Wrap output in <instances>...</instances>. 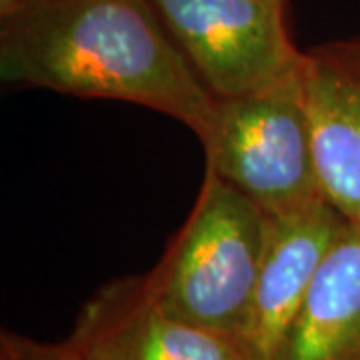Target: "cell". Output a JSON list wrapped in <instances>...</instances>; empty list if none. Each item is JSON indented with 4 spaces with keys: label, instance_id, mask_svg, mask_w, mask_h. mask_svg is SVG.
Returning a JSON list of instances; mask_svg holds the SVG:
<instances>
[{
    "label": "cell",
    "instance_id": "obj_1",
    "mask_svg": "<svg viewBox=\"0 0 360 360\" xmlns=\"http://www.w3.org/2000/svg\"><path fill=\"white\" fill-rule=\"evenodd\" d=\"M0 80L141 104L200 139L214 96L148 0H26L0 20Z\"/></svg>",
    "mask_w": 360,
    "mask_h": 360
},
{
    "label": "cell",
    "instance_id": "obj_2",
    "mask_svg": "<svg viewBox=\"0 0 360 360\" xmlns=\"http://www.w3.org/2000/svg\"><path fill=\"white\" fill-rule=\"evenodd\" d=\"M269 232L270 214L206 168L188 219L142 276L144 288L168 314L238 340Z\"/></svg>",
    "mask_w": 360,
    "mask_h": 360
},
{
    "label": "cell",
    "instance_id": "obj_3",
    "mask_svg": "<svg viewBox=\"0 0 360 360\" xmlns=\"http://www.w3.org/2000/svg\"><path fill=\"white\" fill-rule=\"evenodd\" d=\"M198 141L206 168L270 217L322 196L298 72L257 94L214 98Z\"/></svg>",
    "mask_w": 360,
    "mask_h": 360
},
{
    "label": "cell",
    "instance_id": "obj_4",
    "mask_svg": "<svg viewBox=\"0 0 360 360\" xmlns=\"http://www.w3.org/2000/svg\"><path fill=\"white\" fill-rule=\"evenodd\" d=\"M214 98L257 94L300 70L286 8L269 0H148Z\"/></svg>",
    "mask_w": 360,
    "mask_h": 360
},
{
    "label": "cell",
    "instance_id": "obj_5",
    "mask_svg": "<svg viewBox=\"0 0 360 360\" xmlns=\"http://www.w3.org/2000/svg\"><path fill=\"white\" fill-rule=\"evenodd\" d=\"M348 220L324 196L270 217L257 290L240 333L248 360H278L310 284Z\"/></svg>",
    "mask_w": 360,
    "mask_h": 360
},
{
    "label": "cell",
    "instance_id": "obj_6",
    "mask_svg": "<svg viewBox=\"0 0 360 360\" xmlns=\"http://www.w3.org/2000/svg\"><path fill=\"white\" fill-rule=\"evenodd\" d=\"M298 82L322 196L360 222V37L304 51Z\"/></svg>",
    "mask_w": 360,
    "mask_h": 360
},
{
    "label": "cell",
    "instance_id": "obj_7",
    "mask_svg": "<svg viewBox=\"0 0 360 360\" xmlns=\"http://www.w3.org/2000/svg\"><path fill=\"white\" fill-rule=\"evenodd\" d=\"M70 336L103 360H248L236 338L160 309L142 276L104 284L82 307Z\"/></svg>",
    "mask_w": 360,
    "mask_h": 360
},
{
    "label": "cell",
    "instance_id": "obj_8",
    "mask_svg": "<svg viewBox=\"0 0 360 360\" xmlns=\"http://www.w3.org/2000/svg\"><path fill=\"white\" fill-rule=\"evenodd\" d=\"M278 360H360V222L324 258Z\"/></svg>",
    "mask_w": 360,
    "mask_h": 360
},
{
    "label": "cell",
    "instance_id": "obj_9",
    "mask_svg": "<svg viewBox=\"0 0 360 360\" xmlns=\"http://www.w3.org/2000/svg\"><path fill=\"white\" fill-rule=\"evenodd\" d=\"M0 360H103L72 336L63 342H40L16 333L0 336Z\"/></svg>",
    "mask_w": 360,
    "mask_h": 360
},
{
    "label": "cell",
    "instance_id": "obj_10",
    "mask_svg": "<svg viewBox=\"0 0 360 360\" xmlns=\"http://www.w3.org/2000/svg\"><path fill=\"white\" fill-rule=\"evenodd\" d=\"M26 0H0V20L13 16L16 11H20L25 6Z\"/></svg>",
    "mask_w": 360,
    "mask_h": 360
},
{
    "label": "cell",
    "instance_id": "obj_11",
    "mask_svg": "<svg viewBox=\"0 0 360 360\" xmlns=\"http://www.w3.org/2000/svg\"><path fill=\"white\" fill-rule=\"evenodd\" d=\"M269 2H274V4H278V6H283V8L288 6V0H269Z\"/></svg>",
    "mask_w": 360,
    "mask_h": 360
}]
</instances>
